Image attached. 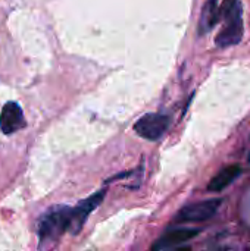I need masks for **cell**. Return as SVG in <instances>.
<instances>
[{"instance_id":"cell-10","label":"cell","mask_w":250,"mask_h":251,"mask_svg":"<svg viewBox=\"0 0 250 251\" xmlns=\"http://www.w3.org/2000/svg\"><path fill=\"white\" fill-rule=\"evenodd\" d=\"M237 3H239V0H222V3L220 6V16H221V19L225 18L234 9V6Z\"/></svg>"},{"instance_id":"cell-5","label":"cell","mask_w":250,"mask_h":251,"mask_svg":"<svg viewBox=\"0 0 250 251\" xmlns=\"http://www.w3.org/2000/svg\"><path fill=\"white\" fill-rule=\"evenodd\" d=\"M103 199H105V191L102 190V191L94 193L93 196L87 197L85 200L80 201L77 207L71 209V219H69L68 229L72 234H77L83 228V225L85 224L88 215L100 206V203L103 201Z\"/></svg>"},{"instance_id":"cell-9","label":"cell","mask_w":250,"mask_h":251,"mask_svg":"<svg viewBox=\"0 0 250 251\" xmlns=\"http://www.w3.org/2000/svg\"><path fill=\"white\" fill-rule=\"evenodd\" d=\"M220 19L221 16H220L218 0H206L199 19V34L205 35L209 31H212V28L220 22Z\"/></svg>"},{"instance_id":"cell-6","label":"cell","mask_w":250,"mask_h":251,"mask_svg":"<svg viewBox=\"0 0 250 251\" xmlns=\"http://www.w3.org/2000/svg\"><path fill=\"white\" fill-rule=\"evenodd\" d=\"M25 126V118L18 103L9 101L3 106L0 113V128L3 134L10 135Z\"/></svg>"},{"instance_id":"cell-1","label":"cell","mask_w":250,"mask_h":251,"mask_svg":"<svg viewBox=\"0 0 250 251\" xmlns=\"http://www.w3.org/2000/svg\"><path fill=\"white\" fill-rule=\"evenodd\" d=\"M71 219V207H60L47 213L38 224V237L41 243L56 241L65 231H68Z\"/></svg>"},{"instance_id":"cell-2","label":"cell","mask_w":250,"mask_h":251,"mask_svg":"<svg viewBox=\"0 0 250 251\" xmlns=\"http://www.w3.org/2000/svg\"><path fill=\"white\" fill-rule=\"evenodd\" d=\"M245 34V22H243V7L240 1L234 6V9L225 16V25L221 32L215 38V44L220 49H227L237 46Z\"/></svg>"},{"instance_id":"cell-7","label":"cell","mask_w":250,"mask_h":251,"mask_svg":"<svg viewBox=\"0 0 250 251\" xmlns=\"http://www.w3.org/2000/svg\"><path fill=\"white\" fill-rule=\"evenodd\" d=\"M199 234H200V229H196V228H175V229L168 231L165 235H162L152 249L156 251L178 249L181 244L193 240Z\"/></svg>"},{"instance_id":"cell-3","label":"cell","mask_w":250,"mask_h":251,"mask_svg":"<svg viewBox=\"0 0 250 251\" xmlns=\"http://www.w3.org/2000/svg\"><path fill=\"white\" fill-rule=\"evenodd\" d=\"M168 126H169V118L167 115L147 113L136 122L134 131L144 140L156 141L167 132Z\"/></svg>"},{"instance_id":"cell-8","label":"cell","mask_w":250,"mask_h":251,"mask_svg":"<svg viewBox=\"0 0 250 251\" xmlns=\"http://www.w3.org/2000/svg\"><path fill=\"white\" fill-rule=\"evenodd\" d=\"M242 175V168L240 165H230L221 169L208 184V191L209 193H221L225 190L228 185H231L239 176Z\"/></svg>"},{"instance_id":"cell-4","label":"cell","mask_w":250,"mask_h":251,"mask_svg":"<svg viewBox=\"0 0 250 251\" xmlns=\"http://www.w3.org/2000/svg\"><path fill=\"white\" fill-rule=\"evenodd\" d=\"M222 200L221 199H212V200H205L199 203H192L183 207L178 215L177 221L178 222H205L214 218V215L218 212L221 207Z\"/></svg>"}]
</instances>
